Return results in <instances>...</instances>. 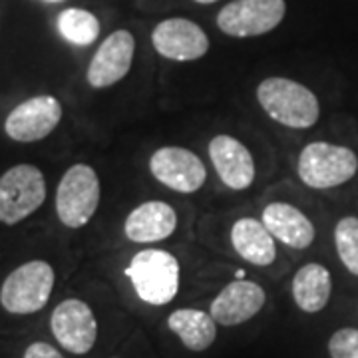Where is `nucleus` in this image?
Instances as JSON below:
<instances>
[{
  "label": "nucleus",
  "instance_id": "1",
  "mask_svg": "<svg viewBox=\"0 0 358 358\" xmlns=\"http://www.w3.org/2000/svg\"><path fill=\"white\" fill-rule=\"evenodd\" d=\"M263 112L277 124L293 129L313 128L319 122L320 103L303 84L289 78H267L257 86Z\"/></svg>",
  "mask_w": 358,
  "mask_h": 358
},
{
  "label": "nucleus",
  "instance_id": "2",
  "mask_svg": "<svg viewBox=\"0 0 358 358\" xmlns=\"http://www.w3.org/2000/svg\"><path fill=\"white\" fill-rule=\"evenodd\" d=\"M136 294L145 305L164 307L179 293L181 267L171 253L162 249H143L131 257L126 268Z\"/></svg>",
  "mask_w": 358,
  "mask_h": 358
},
{
  "label": "nucleus",
  "instance_id": "3",
  "mask_svg": "<svg viewBox=\"0 0 358 358\" xmlns=\"http://www.w3.org/2000/svg\"><path fill=\"white\" fill-rule=\"evenodd\" d=\"M296 171L310 189H333L357 176L358 157L346 145L313 141L299 155Z\"/></svg>",
  "mask_w": 358,
  "mask_h": 358
},
{
  "label": "nucleus",
  "instance_id": "4",
  "mask_svg": "<svg viewBox=\"0 0 358 358\" xmlns=\"http://www.w3.org/2000/svg\"><path fill=\"white\" fill-rule=\"evenodd\" d=\"M54 289V268L46 261H28L4 279L0 305L13 315H32L46 307Z\"/></svg>",
  "mask_w": 358,
  "mask_h": 358
},
{
  "label": "nucleus",
  "instance_id": "5",
  "mask_svg": "<svg viewBox=\"0 0 358 358\" xmlns=\"http://www.w3.org/2000/svg\"><path fill=\"white\" fill-rule=\"evenodd\" d=\"M100 205V179L94 167L76 164L66 171L56 192V213L70 229H80Z\"/></svg>",
  "mask_w": 358,
  "mask_h": 358
},
{
  "label": "nucleus",
  "instance_id": "6",
  "mask_svg": "<svg viewBox=\"0 0 358 358\" xmlns=\"http://www.w3.org/2000/svg\"><path fill=\"white\" fill-rule=\"evenodd\" d=\"M46 199V181L38 167L20 164L0 178V221L16 225Z\"/></svg>",
  "mask_w": 358,
  "mask_h": 358
},
{
  "label": "nucleus",
  "instance_id": "7",
  "mask_svg": "<svg viewBox=\"0 0 358 358\" xmlns=\"http://www.w3.org/2000/svg\"><path fill=\"white\" fill-rule=\"evenodd\" d=\"M285 10V0H235L221 8L217 26L233 38L261 36L281 24Z\"/></svg>",
  "mask_w": 358,
  "mask_h": 358
},
{
  "label": "nucleus",
  "instance_id": "8",
  "mask_svg": "<svg viewBox=\"0 0 358 358\" xmlns=\"http://www.w3.org/2000/svg\"><path fill=\"white\" fill-rule=\"evenodd\" d=\"M150 171L159 183L178 193H195L203 187L207 169L192 150L167 145L150 157Z\"/></svg>",
  "mask_w": 358,
  "mask_h": 358
},
{
  "label": "nucleus",
  "instance_id": "9",
  "mask_svg": "<svg viewBox=\"0 0 358 358\" xmlns=\"http://www.w3.org/2000/svg\"><path fill=\"white\" fill-rule=\"evenodd\" d=\"M54 338L72 355L90 352L98 338V322L88 303L80 299H66L54 308L50 319Z\"/></svg>",
  "mask_w": 358,
  "mask_h": 358
},
{
  "label": "nucleus",
  "instance_id": "10",
  "mask_svg": "<svg viewBox=\"0 0 358 358\" xmlns=\"http://www.w3.org/2000/svg\"><path fill=\"white\" fill-rule=\"evenodd\" d=\"M60 120L62 103L54 96H36L14 108L4 122V131L10 140L32 143L50 136Z\"/></svg>",
  "mask_w": 358,
  "mask_h": 358
},
{
  "label": "nucleus",
  "instance_id": "11",
  "mask_svg": "<svg viewBox=\"0 0 358 358\" xmlns=\"http://www.w3.org/2000/svg\"><path fill=\"white\" fill-rule=\"evenodd\" d=\"M152 42L157 54L176 62H192L203 58L209 50V38L192 20L167 18L154 28Z\"/></svg>",
  "mask_w": 358,
  "mask_h": 358
},
{
  "label": "nucleus",
  "instance_id": "12",
  "mask_svg": "<svg viewBox=\"0 0 358 358\" xmlns=\"http://www.w3.org/2000/svg\"><path fill=\"white\" fill-rule=\"evenodd\" d=\"M136 52V40L128 30H115L100 44L88 66V84L92 88L103 90L117 84L128 76Z\"/></svg>",
  "mask_w": 358,
  "mask_h": 358
},
{
  "label": "nucleus",
  "instance_id": "13",
  "mask_svg": "<svg viewBox=\"0 0 358 358\" xmlns=\"http://www.w3.org/2000/svg\"><path fill=\"white\" fill-rule=\"evenodd\" d=\"M267 294L261 285L247 279L229 282L211 303V317L221 327H237L251 320L265 307Z\"/></svg>",
  "mask_w": 358,
  "mask_h": 358
},
{
  "label": "nucleus",
  "instance_id": "14",
  "mask_svg": "<svg viewBox=\"0 0 358 358\" xmlns=\"http://www.w3.org/2000/svg\"><path fill=\"white\" fill-rule=\"evenodd\" d=\"M209 157L217 171L219 179L233 189L243 192L251 187L255 179V162L247 145L237 138L219 134L209 141Z\"/></svg>",
  "mask_w": 358,
  "mask_h": 358
},
{
  "label": "nucleus",
  "instance_id": "15",
  "mask_svg": "<svg viewBox=\"0 0 358 358\" xmlns=\"http://www.w3.org/2000/svg\"><path fill=\"white\" fill-rule=\"evenodd\" d=\"M178 227V213L166 201H145L138 205L124 223V233L134 243L164 241Z\"/></svg>",
  "mask_w": 358,
  "mask_h": 358
},
{
  "label": "nucleus",
  "instance_id": "16",
  "mask_svg": "<svg viewBox=\"0 0 358 358\" xmlns=\"http://www.w3.org/2000/svg\"><path fill=\"white\" fill-rule=\"evenodd\" d=\"M261 221L265 223V227L271 231L275 239L293 249H307L313 245L317 235L313 221L301 209L282 201L268 203L263 209Z\"/></svg>",
  "mask_w": 358,
  "mask_h": 358
},
{
  "label": "nucleus",
  "instance_id": "17",
  "mask_svg": "<svg viewBox=\"0 0 358 358\" xmlns=\"http://www.w3.org/2000/svg\"><path fill=\"white\" fill-rule=\"evenodd\" d=\"M231 245L237 255L257 267H268L277 259L275 237L265 223L255 217H241L233 223Z\"/></svg>",
  "mask_w": 358,
  "mask_h": 358
},
{
  "label": "nucleus",
  "instance_id": "18",
  "mask_svg": "<svg viewBox=\"0 0 358 358\" xmlns=\"http://www.w3.org/2000/svg\"><path fill=\"white\" fill-rule=\"evenodd\" d=\"M294 305L303 313L315 315L329 305L333 293V277L329 268L320 263H307L294 273L293 277Z\"/></svg>",
  "mask_w": 358,
  "mask_h": 358
},
{
  "label": "nucleus",
  "instance_id": "19",
  "mask_svg": "<svg viewBox=\"0 0 358 358\" xmlns=\"http://www.w3.org/2000/svg\"><path fill=\"white\" fill-rule=\"evenodd\" d=\"M167 329L192 352H203L217 338V322L199 308H178L167 317Z\"/></svg>",
  "mask_w": 358,
  "mask_h": 358
},
{
  "label": "nucleus",
  "instance_id": "20",
  "mask_svg": "<svg viewBox=\"0 0 358 358\" xmlns=\"http://www.w3.org/2000/svg\"><path fill=\"white\" fill-rule=\"evenodd\" d=\"M58 30L68 42L76 46H88L100 34L98 18L84 8H66L58 16Z\"/></svg>",
  "mask_w": 358,
  "mask_h": 358
},
{
  "label": "nucleus",
  "instance_id": "21",
  "mask_svg": "<svg viewBox=\"0 0 358 358\" xmlns=\"http://www.w3.org/2000/svg\"><path fill=\"white\" fill-rule=\"evenodd\" d=\"M334 245L341 263L358 277V217H343L334 227Z\"/></svg>",
  "mask_w": 358,
  "mask_h": 358
},
{
  "label": "nucleus",
  "instance_id": "22",
  "mask_svg": "<svg viewBox=\"0 0 358 358\" xmlns=\"http://www.w3.org/2000/svg\"><path fill=\"white\" fill-rule=\"evenodd\" d=\"M331 358H358V329L345 327L338 329L329 338Z\"/></svg>",
  "mask_w": 358,
  "mask_h": 358
},
{
  "label": "nucleus",
  "instance_id": "23",
  "mask_svg": "<svg viewBox=\"0 0 358 358\" xmlns=\"http://www.w3.org/2000/svg\"><path fill=\"white\" fill-rule=\"evenodd\" d=\"M24 358H64L48 343H32L24 350Z\"/></svg>",
  "mask_w": 358,
  "mask_h": 358
},
{
  "label": "nucleus",
  "instance_id": "24",
  "mask_svg": "<svg viewBox=\"0 0 358 358\" xmlns=\"http://www.w3.org/2000/svg\"><path fill=\"white\" fill-rule=\"evenodd\" d=\"M195 2H199V4H213V2H217V0H195Z\"/></svg>",
  "mask_w": 358,
  "mask_h": 358
},
{
  "label": "nucleus",
  "instance_id": "25",
  "mask_svg": "<svg viewBox=\"0 0 358 358\" xmlns=\"http://www.w3.org/2000/svg\"><path fill=\"white\" fill-rule=\"evenodd\" d=\"M46 2H64V0H46Z\"/></svg>",
  "mask_w": 358,
  "mask_h": 358
}]
</instances>
